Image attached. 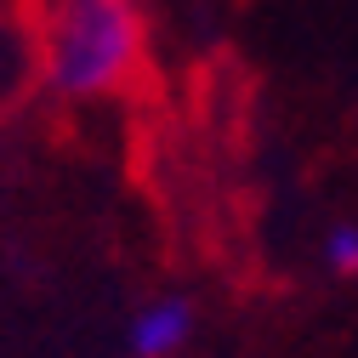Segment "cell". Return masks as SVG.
I'll return each mask as SVG.
<instances>
[{"label":"cell","mask_w":358,"mask_h":358,"mask_svg":"<svg viewBox=\"0 0 358 358\" xmlns=\"http://www.w3.org/2000/svg\"><path fill=\"white\" fill-rule=\"evenodd\" d=\"M143 46L137 0H57L46 29V80L63 97H108Z\"/></svg>","instance_id":"obj_1"},{"label":"cell","mask_w":358,"mask_h":358,"mask_svg":"<svg viewBox=\"0 0 358 358\" xmlns=\"http://www.w3.org/2000/svg\"><path fill=\"white\" fill-rule=\"evenodd\" d=\"M188 336H194V307L182 296L148 301L131 319V358H171V352H182Z\"/></svg>","instance_id":"obj_2"},{"label":"cell","mask_w":358,"mask_h":358,"mask_svg":"<svg viewBox=\"0 0 358 358\" xmlns=\"http://www.w3.org/2000/svg\"><path fill=\"white\" fill-rule=\"evenodd\" d=\"M324 262L336 273H358V228H336L330 245H324Z\"/></svg>","instance_id":"obj_3"}]
</instances>
